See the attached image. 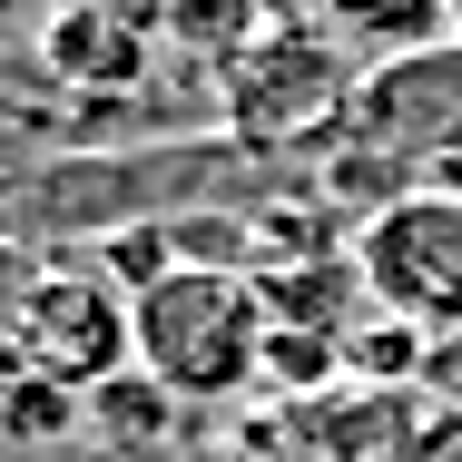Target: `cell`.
<instances>
[{
  "label": "cell",
  "mask_w": 462,
  "mask_h": 462,
  "mask_svg": "<svg viewBox=\"0 0 462 462\" xmlns=\"http://www.w3.org/2000/svg\"><path fill=\"white\" fill-rule=\"evenodd\" d=\"M325 178L365 217L393 207L403 187H462V40L374 60L335 148H325Z\"/></svg>",
  "instance_id": "cell-1"
},
{
  "label": "cell",
  "mask_w": 462,
  "mask_h": 462,
  "mask_svg": "<svg viewBox=\"0 0 462 462\" xmlns=\"http://www.w3.org/2000/svg\"><path fill=\"white\" fill-rule=\"evenodd\" d=\"M138 374H158L178 403H236L266 365V295L246 266H197L178 256L158 285L128 295Z\"/></svg>",
  "instance_id": "cell-2"
},
{
  "label": "cell",
  "mask_w": 462,
  "mask_h": 462,
  "mask_svg": "<svg viewBox=\"0 0 462 462\" xmlns=\"http://www.w3.org/2000/svg\"><path fill=\"white\" fill-rule=\"evenodd\" d=\"M335 40H345V30H325V20H285V30H266V40L217 79L226 138H236V148H305V138L335 148L345 108H355V89H365V69H355Z\"/></svg>",
  "instance_id": "cell-3"
},
{
  "label": "cell",
  "mask_w": 462,
  "mask_h": 462,
  "mask_svg": "<svg viewBox=\"0 0 462 462\" xmlns=\"http://www.w3.org/2000/svg\"><path fill=\"white\" fill-rule=\"evenodd\" d=\"M355 266L383 315L423 325L433 345L462 335V187H403L355 226Z\"/></svg>",
  "instance_id": "cell-4"
},
{
  "label": "cell",
  "mask_w": 462,
  "mask_h": 462,
  "mask_svg": "<svg viewBox=\"0 0 462 462\" xmlns=\"http://www.w3.org/2000/svg\"><path fill=\"white\" fill-rule=\"evenodd\" d=\"M30 365L60 374L69 393L108 383V374L138 365V325H128V295H108V276H40L30 285Z\"/></svg>",
  "instance_id": "cell-5"
},
{
  "label": "cell",
  "mask_w": 462,
  "mask_h": 462,
  "mask_svg": "<svg viewBox=\"0 0 462 462\" xmlns=\"http://www.w3.org/2000/svg\"><path fill=\"white\" fill-rule=\"evenodd\" d=\"M158 40H168V0H60L50 20H40V60H50V79H69V89H138L148 79V60H158Z\"/></svg>",
  "instance_id": "cell-6"
},
{
  "label": "cell",
  "mask_w": 462,
  "mask_h": 462,
  "mask_svg": "<svg viewBox=\"0 0 462 462\" xmlns=\"http://www.w3.org/2000/svg\"><path fill=\"white\" fill-rule=\"evenodd\" d=\"M355 285H365V266H355V256H305V266H256V295H266V325H315V335H345V315H355Z\"/></svg>",
  "instance_id": "cell-7"
},
{
  "label": "cell",
  "mask_w": 462,
  "mask_h": 462,
  "mask_svg": "<svg viewBox=\"0 0 462 462\" xmlns=\"http://www.w3.org/2000/svg\"><path fill=\"white\" fill-rule=\"evenodd\" d=\"M315 20L345 30V40H374L383 60L423 50V40H453V0H315Z\"/></svg>",
  "instance_id": "cell-8"
},
{
  "label": "cell",
  "mask_w": 462,
  "mask_h": 462,
  "mask_svg": "<svg viewBox=\"0 0 462 462\" xmlns=\"http://www.w3.org/2000/svg\"><path fill=\"white\" fill-rule=\"evenodd\" d=\"M335 374H345V335H315V325H266L256 393H276V403H315V393H335Z\"/></svg>",
  "instance_id": "cell-9"
},
{
  "label": "cell",
  "mask_w": 462,
  "mask_h": 462,
  "mask_svg": "<svg viewBox=\"0 0 462 462\" xmlns=\"http://www.w3.org/2000/svg\"><path fill=\"white\" fill-rule=\"evenodd\" d=\"M345 374H365L374 393H393V383L433 374V335L403 325V315H383V325H365V335H345Z\"/></svg>",
  "instance_id": "cell-10"
},
{
  "label": "cell",
  "mask_w": 462,
  "mask_h": 462,
  "mask_svg": "<svg viewBox=\"0 0 462 462\" xmlns=\"http://www.w3.org/2000/svg\"><path fill=\"white\" fill-rule=\"evenodd\" d=\"M89 413L118 433V443H158V433L178 423V393H168L158 374L128 365V374H108V383H89Z\"/></svg>",
  "instance_id": "cell-11"
},
{
  "label": "cell",
  "mask_w": 462,
  "mask_h": 462,
  "mask_svg": "<svg viewBox=\"0 0 462 462\" xmlns=\"http://www.w3.org/2000/svg\"><path fill=\"white\" fill-rule=\"evenodd\" d=\"M403 462H462V403H453V413H433V423L403 443Z\"/></svg>",
  "instance_id": "cell-12"
},
{
  "label": "cell",
  "mask_w": 462,
  "mask_h": 462,
  "mask_svg": "<svg viewBox=\"0 0 462 462\" xmlns=\"http://www.w3.org/2000/svg\"><path fill=\"white\" fill-rule=\"evenodd\" d=\"M433 374H443V383L462 393V335H443V345H433Z\"/></svg>",
  "instance_id": "cell-13"
},
{
  "label": "cell",
  "mask_w": 462,
  "mask_h": 462,
  "mask_svg": "<svg viewBox=\"0 0 462 462\" xmlns=\"http://www.w3.org/2000/svg\"><path fill=\"white\" fill-rule=\"evenodd\" d=\"M453 40H462V0H453Z\"/></svg>",
  "instance_id": "cell-14"
}]
</instances>
